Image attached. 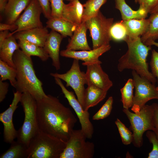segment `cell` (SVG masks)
Masks as SVG:
<instances>
[{
    "label": "cell",
    "mask_w": 158,
    "mask_h": 158,
    "mask_svg": "<svg viewBox=\"0 0 158 158\" xmlns=\"http://www.w3.org/2000/svg\"><path fill=\"white\" fill-rule=\"evenodd\" d=\"M63 37L58 32L51 30L49 32L43 48L52 60V65L56 70L61 67L60 47Z\"/></svg>",
    "instance_id": "2e32d148"
},
{
    "label": "cell",
    "mask_w": 158,
    "mask_h": 158,
    "mask_svg": "<svg viewBox=\"0 0 158 158\" xmlns=\"http://www.w3.org/2000/svg\"><path fill=\"white\" fill-rule=\"evenodd\" d=\"M9 148L2 153L0 158H28V147L18 141H13Z\"/></svg>",
    "instance_id": "83f0119b"
},
{
    "label": "cell",
    "mask_w": 158,
    "mask_h": 158,
    "mask_svg": "<svg viewBox=\"0 0 158 158\" xmlns=\"http://www.w3.org/2000/svg\"><path fill=\"white\" fill-rule=\"evenodd\" d=\"M134 84L133 79H129L123 87L121 88V101L124 109H129L133 104V90Z\"/></svg>",
    "instance_id": "f546056e"
},
{
    "label": "cell",
    "mask_w": 158,
    "mask_h": 158,
    "mask_svg": "<svg viewBox=\"0 0 158 158\" xmlns=\"http://www.w3.org/2000/svg\"><path fill=\"white\" fill-rule=\"evenodd\" d=\"M85 89L84 99L85 111L97 105L106 97L107 91L92 85H88Z\"/></svg>",
    "instance_id": "603a6c76"
},
{
    "label": "cell",
    "mask_w": 158,
    "mask_h": 158,
    "mask_svg": "<svg viewBox=\"0 0 158 158\" xmlns=\"http://www.w3.org/2000/svg\"><path fill=\"white\" fill-rule=\"evenodd\" d=\"M146 136L152 145V149L149 153L148 158H158V138L152 130L147 131Z\"/></svg>",
    "instance_id": "e575fe53"
},
{
    "label": "cell",
    "mask_w": 158,
    "mask_h": 158,
    "mask_svg": "<svg viewBox=\"0 0 158 158\" xmlns=\"http://www.w3.org/2000/svg\"><path fill=\"white\" fill-rule=\"evenodd\" d=\"M88 29L85 22L78 26L66 47L69 50H92L89 45L86 37Z\"/></svg>",
    "instance_id": "d6986e66"
},
{
    "label": "cell",
    "mask_w": 158,
    "mask_h": 158,
    "mask_svg": "<svg viewBox=\"0 0 158 158\" xmlns=\"http://www.w3.org/2000/svg\"><path fill=\"white\" fill-rule=\"evenodd\" d=\"M10 32L8 30L0 31V45L8 37Z\"/></svg>",
    "instance_id": "7bdbcfd3"
},
{
    "label": "cell",
    "mask_w": 158,
    "mask_h": 158,
    "mask_svg": "<svg viewBox=\"0 0 158 158\" xmlns=\"http://www.w3.org/2000/svg\"><path fill=\"white\" fill-rule=\"evenodd\" d=\"M22 93L16 91L13 92V98L9 107L0 114V121L4 126L3 136L4 141L11 143L17 138L18 131L15 129L13 121L14 111L18 107V104L20 102Z\"/></svg>",
    "instance_id": "4fadbf2b"
},
{
    "label": "cell",
    "mask_w": 158,
    "mask_h": 158,
    "mask_svg": "<svg viewBox=\"0 0 158 158\" xmlns=\"http://www.w3.org/2000/svg\"><path fill=\"white\" fill-rule=\"evenodd\" d=\"M150 65L151 72L156 78L158 83V52L154 49H153L152 51Z\"/></svg>",
    "instance_id": "8d00e7d4"
},
{
    "label": "cell",
    "mask_w": 158,
    "mask_h": 158,
    "mask_svg": "<svg viewBox=\"0 0 158 158\" xmlns=\"http://www.w3.org/2000/svg\"><path fill=\"white\" fill-rule=\"evenodd\" d=\"M111 48L110 44L104 45L98 48L90 50H75L65 49L60 51L62 56L80 60L84 61L83 66L94 63H102L99 59V56L109 51Z\"/></svg>",
    "instance_id": "9a60e30c"
},
{
    "label": "cell",
    "mask_w": 158,
    "mask_h": 158,
    "mask_svg": "<svg viewBox=\"0 0 158 158\" xmlns=\"http://www.w3.org/2000/svg\"><path fill=\"white\" fill-rule=\"evenodd\" d=\"M24 113V121L18 131L17 140L28 147L31 140L40 130L37 114V101L28 93H22L20 102Z\"/></svg>",
    "instance_id": "5b68a950"
},
{
    "label": "cell",
    "mask_w": 158,
    "mask_h": 158,
    "mask_svg": "<svg viewBox=\"0 0 158 158\" xmlns=\"http://www.w3.org/2000/svg\"><path fill=\"white\" fill-rule=\"evenodd\" d=\"M152 45H154L158 48V42H156L155 41L152 42L150 44V46H151Z\"/></svg>",
    "instance_id": "bcb514c9"
},
{
    "label": "cell",
    "mask_w": 158,
    "mask_h": 158,
    "mask_svg": "<svg viewBox=\"0 0 158 158\" xmlns=\"http://www.w3.org/2000/svg\"><path fill=\"white\" fill-rule=\"evenodd\" d=\"M9 84L7 82L0 79V102H2L6 97L8 91Z\"/></svg>",
    "instance_id": "60d3db41"
},
{
    "label": "cell",
    "mask_w": 158,
    "mask_h": 158,
    "mask_svg": "<svg viewBox=\"0 0 158 158\" xmlns=\"http://www.w3.org/2000/svg\"><path fill=\"white\" fill-rule=\"evenodd\" d=\"M113 21V18H106L99 11L95 16L85 22L92 38V49L110 44L112 40L110 30Z\"/></svg>",
    "instance_id": "52a82bcc"
},
{
    "label": "cell",
    "mask_w": 158,
    "mask_h": 158,
    "mask_svg": "<svg viewBox=\"0 0 158 158\" xmlns=\"http://www.w3.org/2000/svg\"><path fill=\"white\" fill-rule=\"evenodd\" d=\"M113 102V97L112 96L109 97L100 109L93 116L92 119H102L109 116L112 110Z\"/></svg>",
    "instance_id": "836d02e7"
},
{
    "label": "cell",
    "mask_w": 158,
    "mask_h": 158,
    "mask_svg": "<svg viewBox=\"0 0 158 158\" xmlns=\"http://www.w3.org/2000/svg\"><path fill=\"white\" fill-rule=\"evenodd\" d=\"M18 28L17 26L15 24H9L1 23H0V31L10 30L13 32Z\"/></svg>",
    "instance_id": "b9f144b4"
},
{
    "label": "cell",
    "mask_w": 158,
    "mask_h": 158,
    "mask_svg": "<svg viewBox=\"0 0 158 158\" xmlns=\"http://www.w3.org/2000/svg\"><path fill=\"white\" fill-rule=\"evenodd\" d=\"M42 13V9L38 1L31 0L23 13L14 23L17 26V29L10 33L8 36L20 31L43 27L40 19Z\"/></svg>",
    "instance_id": "7c38bea8"
},
{
    "label": "cell",
    "mask_w": 158,
    "mask_h": 158,
    "mask_svg": "<svg viewBox=\"0 0 158 158\" xmlns=\"http://www.w3.org/2000/svg\"><path fill=\"white\" fill-rule=\"evenodd\" d=\"M79 61L74 59L70 69L66 73L63 74L51 73L50 75L63 80L66 82V87H72L75 92L77 99L84 109L85 90L84 85L87 84V82L85 73L80 70Z\"/></svg>",
    "instance_id": "30bf717a"
},
{
    "label": "cell",
    "mask_w": 158,
    "mask_h": 158,
    "mask_svg": "<svg viewBox=\"0 0 158 158\" xmlns=\"http://www.w3.org/2000/svg\"><path fill=\"white\" fill-rule=\"evenodd\" d=\"M107 0H88L84 4L82 23L95 16Z\"/></svg>",
    "instance_id": "f1b7e54d"
},
{
    "label": "cell",
    "mask_w": 158,
    "mask_h": 158,
    "mask_svg": "<svg viewBox=\"0 0 158 158\" xmlns=\"http://www.w3.org/2000/svg\"><path fill=\"white\" fill-rule=\"evenodd\" d=\"M16 40L13 35L8 36L0 45V60L15 68L13 56L15 51L20 48Z\"/></svg>",
    "instance_id": "7402d4cb"
},
{
    "label": "cell",
    "mask_w": 158,
    "mask_h": 158,
    "mask_svg": "<svg viewBox=\"0 0 158 158\" xmlns=\"http://www.w3.org/2000/svg\"><path fill=\"white\" fill-rule=\"evenodd\" d=\"M149 24L146 32L140 37L142 42L147 46L158 39V11L151 14L148 18Z\"/></svg>",
    "instance_id": "4316f807"
},
{
    "label": "cell",
    "mask_w": 158,
    "mask_h": 158,
    "mask_svg": "<svg viewBox=\"0 0 158 158\" xmlns=\"http://www.w3.org/2000/svg\"></svg>",
    "instance_id": "681fc988"
},
{
    "label": "cell",
    "mask_w": 158,
    "mask_h": 158,
    "mask_svg": "<svg viewBox=\"0 0 158 158\" xmlns=\"http://www.w3.org/2000/svg\"><path fill=\"white\" fill-rule=\"evenodd\" d=\"M123 112L127 116L130 123V129L133 132L132 143L138 148L143 145V135L148 130L154 131L153 107L152 104L145 105L138 114L130 112L129 109H124Z\"/></svg>",
    "instance_id": "8992f818"
},
{
    "label": "cell",
    "mask_w": 158,
    "mask_h": 158,
    "mask_svg": "<svg viewBox=\"0 0 158 158\" xmlns=\"http://www.w3.org/2000/svg\"><path fill=\"white\" fill-rule=\"evenodd\" d=\"M124 41L127 44L128 49L118 60V70L122 72L125 69L132 70L155 85L157 79L149 71L147 61L151 46L143 44L140 37L131 38L127 36Z\"/></svg>",
    "instance_id": "3957f363"
},
{
    "label": "cell",
    "mask_w": 158,
    "mask_h": 158,
    "mask_svg": "<svg viewBox=\"0 0 158 158\" xmlns=\"http://www.w3.org/2000/svg\"><path fill=\"white\" fill-rule=\"evenodd\" d=\"M21 50L27 55L39 57L42 61L49 59V55L43 47L23 40H19L18 42Z\"/></svg>",
    "instance_id": "484cf974"
},
{
    "label": "cell",
    "mask_w": 158,
    "mask_h": 158,
    "mask_svg": "<svg viewBox=\"0 0 158 158\" xmlns=\"http://www.w3.org/2000/svg\"><path fill=\"white\" fill-rule=\"evenodd\" d=\"M54 78L56 83L60 87L64 97L76 114L81 125L82 131L87 138L91 139L94 133V127L90 120L89 113L84 109L74 93L66 88L61 79L57 78Z\"/></svg>",
    "instance_id": "8fae6325"
},
{
    "label": "cell",
    "mask_w": 158,
    "mask_h": 158,
    "mask_svg": "<svg viewBox=\"0 0 158 158\" xmlns=\"http://www.w3.org/2000/svg\"><path fill=\"white\" fill-rule=\"evenodd\" d=\"M135 89L131 110L138 114L148 101L158 99V92L155 85L147 79L142 77L135 71L132 72Z\"/></svg>",
    "instance_id": "9c48e42d"
},
{
    "label": "cell",
    "mask_w": 158,
    "mask_h": 158,
    "mask_svg": "<svg viewBox=\"0 0 158 158\" xmlns=\"http://www.w3.org/2000/svg\"><path fill=\"white\" fill-rule=\"evenodd\" d=\"M31 0H8L4 13L6 23L13 24L19 18L22 11L25 10Z\"/></svg>",
    "instance_id": "ffe728a7"
},
{
    "label": "cell",
    "mask_w": 158,
    "mask_h": 158,
    "mask_svg": "<svg viewBox=\"0 0 158 158\" xmlns=\"http://www.w3.org/2000/svg\"><path fill=\"white\" fill-rule=\"evenodd\" d=\"M66 142L40 130L30 142L28 158H60Z\"/></svg>",
    "instance_id": "277c9868"
},
{
    "label": "cell",
    "mask_w": 158,
    "mask_h": 158,
    "mask_svg": "<svg viewBox=\"0 0 158 158\" xmlns=\"http://www.w3.org/2000/svg\"><path fill=\"white\" fill-rule=\"evenodd\" d=\"M121 22L126 29L127 36L131 38L140 37L147 31L149 24V18L122 20Z\"/></svg>",
    "instance_id": "cb8c5ba5"
},
{
    "label": "cell",
    "mask_w": 158,
    "mask_h": 158,
    "mask_svg": "<svg viewBox=\"0 0 158 158\" xmlns=\"http://www.w3.org/2000/svg\"><path fill=\"white\" fill-rule=\"evenodd\" d=\"M135 1L138 2L140 7L150 13L158 4V0H135Z\"/></svg>",
    "instance_id": "74e56055"
},
{
    "label": "cell",
    "mask_w": 158,
    "mask_h": 158,
    "mask_svg": "<svg viewBox=\"0 0 158 158\" xmlns=\"http://www.w3.org/2000/svg\"><path fill=\"white\" fill-rule=\"evenodd\" d=\"M156 88L157 91L158 92V86L156 87Z\"/></svg>",
    "instance_id": "7dc6e473"
},
{
    "label": "cell",
    "mask_w": 158,
    "mask_h": 158,
    "mask_svg": "<svg viewBox=\"0 0 158 158\" xmlns=\"http://www.w3.org/2000/svg\"><path fill=\"white\" fill-rule=\"evenodd\" d=\"M8 0H0V11L1 13L4 12Z\"/></svg>",
    "instance_id": "ee69618b"
},
{
    "label": "cell",
    "mask_w": 158,
    "mask_h": 158,
    "mask_svg": "<svg viewBox=\"0 0 158 158\" xmlns=\"http://www.w3.org/2000/svg\"><path fill=\"white\" fill-rule=\"evenodd\" d=\"M52 17L62 18V11L64 3L63 0H50Z\"/></svg>",
    "instance_id": "d590c367"
},
{
    "label": "cell",
    "mask_w": 158,
    "mask_h": 158,
    "mask_svg": "<svg viewBox=\"0 0 158 158\" xmlns=\"http://www.w3.org/2000/svg\"><path fill=\"white\" fill-rule=\"evenodd\" d=\"M36 101L39 130L67 142L77 122L70 109L49 95Z\"/></svg>",
    "instance_id": "6da1fadb"
},
{
    "label": "cell",
    "mask_w": 158,
    "mask_h": 158,
    "mask_svg": "<svg viewBox=\"0 0 158 158\" xmlns=\"http://www.w3.org/2000/svg\"><path fill=\"white\" fill-rule=\"evenodd\" d=\"M42 9V13L45 18L48 19L51 17L50 0H37Z\"/></svg>",
    "instance_id": "f35d334b"
},
{
    "label": "cell",
    "mask_w": 158,
    "mask_h": 158,
    "mask_svg": "<svg viewBox=\"0 0 158 158\" xmlns=\"http://www.w3.org/2000/svg\"><path fill=\"white\" fill-rule=\"evenodd\" d=\"M87 138L81 129L72 131L66 146L60 158H92L95 145L86 141Z\"/></svg>",
    "instance_id": "ba28073f"
},
{
    "label": "cell",
    "mask_w": 158,
    "mask_h": 158,
    "mask_svg": "<svg viewBox=\"0 0 158 158\" xmlns=\"http://www.w3.org/2000/svg\"><path fill=\"white\" fill-rule=\"evenodd\" d=\"M152 104L153 107V119L154 128L153 131L158 138V104L154 103Z\"/></svg>",
    "instance_id": "ab89813d"
},
{
    "label": "cell",
    "mask_w": 158,
    "mask_h": 158,
    "mask_svg": "<svg viewBox=\"0 0 158 158\" xmlns=\"http://www.w3.org/2000/svg\"><path fill=\"white\" fill-rule=\"evenodd\" d=\"M0 79L3 81L8 80L11 85L15 88L16 83L17 70L15 68L0 60Z\"/></svg>",
    "instance_id": "4dcf8cb0"
},
{
    "label": "cell",
    "mask_w": 158,
    "mask_h": 158,
    "mask_svg": "<svg viewBox=\"0 0 158 158\" xmlns=\"http://www.w3.org/2000/svg\"><path fill=\"white\" fill-rule=\"evenodd\" d=\"M47 28L43 27L21 31L14 36L18 40H25L43 47L49 33Z\"/></svg>",
    "instance_id": "e0dca14e"
},
{
    "label": "cell",
    "mask_w": 158,
    "mask_h": 158,
    "mask_svg": "<svg viewBox=\"0 0 158 158\" xmlns=\"http://www.w3.org/2000/svg\"><path fill=\"white\" fill-rule=\"evenodd\" d=\"M66 0L70 2V1H73L74 0Z\"/></svg>",
    "instance_id": "c3c4849f"
},
{
    "label": "cell",
    "mask_w": 158,
    "mask_h": 158,
    "mask_svg": "<svg viewBox=\"0 0 158 158\" xmlns=\"http://www.w3.org/2000/svg\"><path fill=\"white\" fill-rule=\"evenodd\" d=\"M46 27L58 32L64 37H71L77 26L63 18L51 17L46 23Z\"/></svg>",
    "instance_id": "44dd1931"
},
{
    "label": "cell",
    "mask_w": 158,
    "mask_h": 158,
    "mask_svg": "<svg viewBox=\"0 0 158 158\" xmlns=\"http://www.w3.org/2000/svg\"><path fill=\"white\" fill-rule=\"evenodd\" d=\"M13 60L17 70L15 87L16 91L22 93H28L36 100L47 97L42 82L36 75L31 57L19 49L14 52Z\"/></svg>",
    "instance_id": "7a4b0ae2"
},
{
    "label": "cell",
    "mask_w": 158,
    "mask_h": 158,
    "mask_svg": "<svg viewBox=\"0 0 158 158\" xmlns=\"http://www.w3.org/2000/svg\"><path fill=\"white\" fill-rule=\"evenodd\" d=\"M115 7L120 12L122 20L145 18L148 13L144 8L139 7L137 11L133 10L125 0H116Z\"/></svg>",
    "instance_id": "d4e9b609"
},
{
    "label": "cell",
    "mask_w": 158,
    "mask_h": 158,
    "mask_svg": "<svg viewBox=\"0 0 158 158\" xmlns=\"http://www.w3.org/2000/svg\"><path fill=\"white\" fill-rule=\"evenodd\" d=\"M110 34L111 39L116 41H124L127 36L126 29L121 21L112 25Z\"/></svg>",
    "instance_id": "1f68e13d"
},
{
    "label": "cell",
    "mask_w": 158,
    "mask_h": 158,
    "mask_svg": "<svg viewBox=\"0 0 158 158\" xmlns=\"http://www.w3.org/2000/svg\"><path fill=\"white\" fill-rule=\"evenodd\" d=\"M158 11V4L152 10L150 14H152Z\"/></svg>",
    "instance_id": "f6af8a7d"
},
{
    "label": "cell",
    "mask_w": 158,
    "mask_h": 158,
    "mask_svg": "<svg viewBox=\"0 0 158 158\" xmlns=\"http://www.w3.org/2000/svg\"><path fill=\"white\" fill-rule=\"evenodd\" d=\"M115 123L117 127L123 143L128 145L132 142L133 134L130 131L118 118Z\"/></svg>",
    "instance_id": "d6a6232c"
},
{
    "label": "cell",
    "mask_w": 158,
    "mask_h": 158,
    "mask_svg": "<svg viewBox=\"0 0 158 158\" xmlns=\"http://www.w3.org/2000/svg\"><path fill=\"white\" fill-rule=\"evenodd\" d=\"M102 63L86 64L85 73L87 85H92L104 90L108 91L113 86L112 81L108 75L103 70Z\"/></svg>",
    "instance_id": "5bb4252c"
},
{
    "label": "cell",
    "mask_w": 158,
    "mask_h": 158,
    "mask_svg": "<svg viewBox=\"0 0 158 158\" xmlns=\"http://www.w3.org/2000/svg\"><path fill=\"white\" fill-rule=\"evenodd\" d=\"M84 7L79 0H74L64 5L62 18L73 24L78 26L82 23Z\"/></svg>",
    "instance_id": "ac0fdd59"
}]
</instances>
